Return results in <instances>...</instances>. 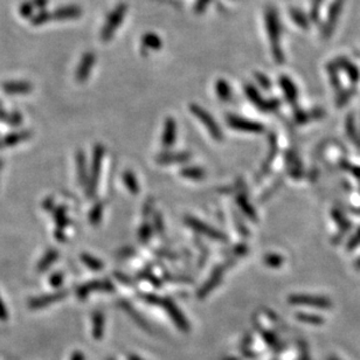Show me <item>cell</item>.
Instances as JSON below:
<instances>
[{
	"instance_id": "7bdbcfd3",
	"label": "cell",
	"mask_w": 360,
	"mask_h": 360,
	"mask_svg": "<svg viewBox=\"0 0 360 360\" xmlns=\"http://www.w3.org/2000/svg\"><path fill=\"white\" fill-rule=\"evenodd\" d=\"M71 360H84V355L82 352H80V351H75L74 353L72 354V358Z\"/></svg>"
},
{
	"instance_id": "e0dca14e",
	"label": "cell",
	"mask_w": 360,
	"mask_h": 360,
	"mask_svg": "<svg viewBox=\"0 0 360 360\" xmlns=\"http://www.w3.org/2000/svg\"><path fill=\"white\" fill-rule=\"evenodd\" d=\"M32 84L26 81H9L3 84V90L9 95H23L32 91Z\"/></svg>"
},
{
	"instance_id": "d6986e66",
	"label": "cell",
	"mask_w": 360,
	"mask_h": 360,
	"mask_svg": "<svg viewBox=\"0 0 360 360\" xmlns=\"http://www.w3.org/2000/svg\"><path fill=\"white\" fill-rule=\"evenodd\" d=\"M75 163H76V175H77V182L81 186H86L88 182V171H87V159H86V154L80 150V151L76 152L75 156Z\"/></svg>"
},
{
	"instance_id": "277c9868",
	"label": "cell",
	"mask_w": 360,
	"mask_h": 360,
	"mask_svg": "<svg viewBox=\"0 0 360 360\" xmlns=\"http://www.w3.org/2000/svg\"><path fill=\"white\" fill-rule=\"evenodd\" d=\"M103 157H104V148H103L101 144L95 145L90 173L88 175V182L86 185V193L89 198H94L95 194H96L98 180H100V175H101Z\"/></svg>"
},
{
	"instance_id": "5bb4252c",
	"label": "cell",
	"mask_w": 360,
	"mask_h": 360,
	"mask_svg": "<svg viewBox=\"0 0 360 360\" xmlns=\"http://www.w3.org/2000/svg\"><path fill=\"white\" fill-rule=\"evenodd\" d=\"M32 137V131L29 130H19L10 132L0 138V149H7L16 146L20 143L27 141Z\"/></svg>"
},
{
	"instance_id": "ee69618b",
	"label": "cell",
	"mask_w": 360,
	"mask_h": 360,
	"mask_svg": "<svg viewBox=\"0 0 360 360\" xmlns=\"http://www.w3.org/2000/svg\"><path fill=\"white\" fill-rule=\"evenodd\" d=\"M7 115H9V112L5 111V109H4L3 105L0 104V121H2V122H5L7 118Z\"/></svg>"
},
{
	"instance_id": "ffe728a7",
	"label": "cell",
	"mask_w": 360,
	"mask_h": 360,
	"mask_svg": "<svg viewBox=\"0 0 360 360\" xmlns=\"http://www.w3.org/2000/svg\"><path fill=\"white\" fill-rule=\"evenodd\" d=\"M119 307L122 308L123 310L126 311L127 314L130 316L132 319H134L135 323L138 326H141V328H143V330H145V331H149V332L151 331V328H150V325L145 322V319L143 318L137 311H136V309L132 308V306L130 303L127 302V301H119Z\"/></svg>"
},
{
	"instance_id": "74e56055",
	"label": "cell",
	"mask_w": 360,
	"mask_h": 360,
	"mask_svg": "<svg viewBox=\"0 0 360 360\" xmlns=\"http://www.w3.org/2000/svg\"><path fill=\"white\" fill-rule=\"evenodd\" d=\"M7 318H9V312H7V309L3 299L0 298V322H6Z\"/></svg>"
},
{
	"instance_id": "44dd1931",
	"label": "cell",
	"mask_w": 360,
	"mask_h": 360,
	"mask_svg": "<svg viewBox=\"0 0 360 360\" xmlns=\"http://www.w3.org/2000/svg\"><path fill=\"white\" fill-rule=\"evenodd\" d=\"M105 317L102 311L97 310L93 314V337L95 340H101L104 336Z\"/></svg>"
},
{
	"instance_id": "8fae6325",
	"label": "cell",
	"mask_w": 360,
	"mask_h": 360,
	"mask_svg": "<svg viewBox=\"0 0 360 360\" xmlns=\"http://www.w3.org/2000/svg\"><path fill=\"white\" fill-rule=\"evenodd\" d=\"M113 285L110 281H91L89 283L79 286L76 289V297L80 299L87 298L91 292L95 291H105L111 292L113 291Z\"/></svg>"
},
{
	"instance_id": "d590c367",
	"label": "cell",
	"mask_w": 360,
	"mask_h": 360,
	"mask_svg": "<svg viewBox=\"0 0 360 360\" xmlns=\"http://www.w3.org/2000/svg\"><path fill=\"white\" fill-rule=\"evenodd\" d=\"M62 282H64V274L62 273H55L49 277L50 285L54 286V288H58L62 284Z\"/></svg>"
},
{
	"instance_id": "484cf974",
	"label": "cell",
	"mask_w": 360,
	"mask_h": 360,
	"mask_svg": "<svg viewBox=\"0 0 360 360\" xmlns=\"http://www.w3.org/2000/svg\"><path fill=\"white\" fill-rule=\"evenodd\" d=\"M180 174H182L184 178L194 180V182H200V180H203L206 177V172L204 168L198 166L184 167L183 170L180 171Z\"/></svg>"
},
{
	"instance_id": "60d3db41",
	"label": "cell",
	"mask_w": 360,
	"mask_h": 360,
	"mask_svg": "<svg viewBox=\"0 0 360 360\" xmlns=\"http://www.w3.org/2000/svg\"><path fill=\"white\" fill-rule=\"evenodd\" d=\"M211 0H198L197 5H196V11L198 13H201L205 10V7L207 6V4H209Z\"/></svg>"
},
{
	"instance_id": "1f68e13d",
	"label": "cell",
	"mask_w": 360,
	"mask_h": 360,
	"mask_svg": "<svg viewBox=\"0 0 360 360\" xmlns=\"http://www.w3.org/2000/svg\"><path fill=\"white\" fill-rule=\"evenodd\" d=\"M264 263L270 268H278L282 266V263L284 262V259L278 254H267L263 257Z\"/></svg>"
},
{
	"instance_id": "f35d334b",
	"label": "cell",
	"mask_w": 360,
	"mask_h": 360,
	"mask_svg": "<svg viewBox=\"0 0 360 360\" xmlns=\"http://www.w3.org/2000/svg\"><path fill=\"white\" fill-rule=\"evenodd\" d=\"M359 244H360V229H359V231H358V233H357V234H355V235H354V236L351 238V240H350V242H348V245H347V248H348V249H350V251H352V249H353V248H355V247H357V246H358Z\"/></svg>"
},
{
	"instance_id": "7402d4cb",
	"label": "cell",
	"mask_w": 360,
	"mask_h": 360,
	"mask_svg": "<svg viewBox=\"0 0 360 360\" xmlns=\"http://www.w3.org/2000/svg\"><path fill=\"white\" fill-rule=\"evenodd\" d=\"M58 255L60 254H58L56 249H48V251L45 253V255L41 257V260L38 262V266H36V269H38L39 273H43V271L48 270L55 263V261L58 259Z\"/></svg>"
},
{
	"instance_id": "f6af8a7d",
	"label": "cell",
	"mask_w": 360,
	"mask_h": 360,
	"mask_svg": "<svg viewBox=\"0 0 360 360\" xmlns=\"http://www.w3.org/2000/svg\"><path fill=\"white\" fill-rule=\"evenodd\" d=\"M128 360H143V359L139 358L138 355H136V354H129L128 355Z\"/></svg>"
},
{
	"instance_id": "f1b7e54d",
	"label": "cell",
	"mask_w": 360,
	"mask_h": 360,
	"mask_svg": "<svg viewBox=\"0 0 360 360\" xmlns=\"http://www.w3.org/2000/svg\"><path fill=\"white\" fill-rule=\"evenodd\" d=\"M81 261H82L88 268H90L91 270L98 271V270H102L103 267H104V264H103L100 259H97V257H95L90 254H86V253H83V254L81 255Z\"/></svg>"
},
{
	"instance_id": "e575fe53",
	"label": "cell",
	"mask_w": 360,
	"mask_h": 360,
	"mask_svg": "<svg viewBox=\"0 0 360 360\" xmlns=\"http://www.w3.org/2000/svg\"><path fill=\"white\" fill-rule=\"evenodd\" d=\"M261 333H262V336L264 338V340H266V343L269 345L271 347H277L278 341L276 339V337L274 336V333H270L268 331H264V330H261Z\"/></svg>"
},
{
	"instance_id": "4fadbf2b",
	"label": "cell",
	"mask_w": 360,
	"mask_h": 360,
	"mask_svg": "<svg viewBox=\"0 0 360 360\" xmlns=\"http://www.w3.org/2000/svg\"><path fill=\"white\" fill-rule=\"evenodd\" d=\"M96 62V56L93 53H86L81 58L79 66H77V69L75 72V80L79 83L86 82L89 77L91 71H93V67Z\"/></svg>"
},
{
	"instance_id": "603a6c76",
	"label": "cell",
	"mask_w": 360,
	"mask_h": 360,
	"mask_svg": "<svg viewBox=\"0 0 360 360\" xmlns=\"http://www.w3.org/2000/svg\"><path fill=\"white\" fill-rule=\"evenodd\" d=\"M215 94L222 102H229L233 98V91L226 80L220 79L215 82Z\"/></svg>"
},
{
	"instance_id": "8992f818",
	"label": "cell",
	"mask_w": 360,
	"mask_h": 360,
	"mask_svg": "<svg viewBox=\"0 0 360 360\" xmlns=\"http://www.w3.org/2000/svg\"><path fill=\"white\" fill-rule=\"evenodd\" d=\"M184 222L186 223V226H189L191 229H193L196 233L204 235L206 237L212 238L214 241H220V242H226L228 240V237L226 236L225 233H222L221 230H218L215 228H213L209 225H206L205 222L200 221L196 218H192V216H186L184 219Z\"/></svg>"
},
{
	"instance_id": "52a82bcc",
	"label": "cell",
	"mask_w": 360,
	"mask_h": 360,
	"mask_svg": "<svg viewBox=\"0 0 360 360\" xmlns=\"http://www.w3.org/2000/svg\"><path fill=\"white\" fill-rule=\"evenodd\" d=\"M231 263H234V261L229 260L228 262H226V263L221 264V266H218L214 268V270L212 271L211 276H209L208 280L205 282V284L201 286V289L199 290V291H198V298L204 299L205 297H207L209 293H211L213 290H214L216 286L220 284V282H221V280H222L223 274H225L226 269H228V267H229L228 264H231Z\"/></svg>"
},
{
	"instance_id": "f546056e",
	"label": "cell",
	"mask_w": 360,
	"mask_h": 360,
	"mask_svg": "<svg viewBox=\"0 0 360 360\" xmlns=\"http://www.w3.org/2000/svg\"><path fill=\"white\" fill-rule=\"evenodd\" d=\"M103 211H104V206L102 203H96L94 205V207L91 208L89 213V221L93 225H97L100 223L103 216Z\"/></svg>"
},
{
	"instance_id": "7a4b0ae2",
	"label": "cell",
	"mask_w": 360,
	"mask_h": 360,
	"mask_svg": "<svg viewBox=\"0 0 360 360\" xmlns=\"http://www.w3.org/2000/svg\"><path fill=\"white\" fill-rule=\"evenodd\" d=\"M142 298L145 301L146 303L153 304V306H158L160 308H163L166 314L172 318V322L174 323V325L179 329V331H182L184 333H189L191 326L187 322V319L182 310L178 308L177 304H175L173 301L170 298H163V297H159L157 295H143Z\"/></svg>"
},
{
	"instance_id": "ac0fdd59",
	"label": "cell",
	"mask_w": 360,
	"mask_h": 360,
	"mask_svg": "<svg viewBox=\"0 0 360 360\" xmlns=\"http://www.w3.org/2000/svg\"><path fill=\"white\" fill-rule=\"evenodd\" d=\"M280 86L282 91L285 95L286 101L291 105H296L297 100H298V93H297L295 83H293L288 76L283 75L280 79Z\"/></svg>"
},
{
	"instance_id": "bcb514c9",
	"label": "cell",
	"mask_w": 360,
	"mask_h": 360,
	"mask_svg": "<svg viewBox=\"0 0 360 360\" xmlns=\"http://www.w3.org/2000/svg\"><path fill=\"white\" fill-rule=\"evenodd\" d=\"M355 268L360 270V259L357 260V262H355Z\"/></svg>"
},
{
	"instance_id": "4dcf8cb0",
	"label": "cell",
	"mask_w": 360,
	"mask_h": 360,
	"mask_svg": "<svg viewBox=\"0 0 360 360\" xmlns=\"http://www.w3.org/2000/svg\"><path fill=\"white\" fill-rule=\"evenodd\" d=\"M297 319H299L301 322L308 323V324L311 325H321L324 323V319L322 317H319L317 315H308V314H297L296 315Z\"/></svg>"
},
{
	"instance_id": "836d02e7",
	"label": "cell",
	"mask_w": 360,
	"mask_h": 360,
	"mask_svg": "<svg viewBox=\"0 0 360 360\" xmlns=\"http://www.w3.org/2000/svg\"><path fill=\"white\" fill-rule=\"evenodd\" d=\"M151 234H152V228L148 225V223H145V225H143L141 227V229H139L138 237L142 242H146L150 237H151Z\"/></svg>"
},
{
	"instance_id": "4316f807",
	"label": "cell",
	"mask_w": 360,
	"mask_h": 360,
	"mask_svg": "<svg viewBox=\"0 0 360 360\" xmlns=\"http://www.w3.org/2000/svg\"><path fill=\"white\" fill-rule=\"evenodd\" d=\"M236 203H237L238 206H240V208L242 209V211H244L245 214L247 215L249 219L253 220V221H256L257 215H256L255 209L253 208V206L251 204H249L248 198L246 197L245 194H238L237 199H236Z\"/></svg>"
},
{
	"instance_id": "83f0119b",
	"label": "cell",
	"mask_w": 360,
	"mask_h": 360,
	"mask_svg": "<svg viewBox=\"0 0 360 360\" xmlns=\"http://www.w3.org/2000/svg\"><path fill=\"white\" fill-rule=\"evenodd\" d=\"M123 184L126 185L128 191L132 194H137L139 192V184L136 179L135 174L130 171H126L122 175Z\"/></svg>"
},
{
	"instance_id": "d6a6232c",
	"label": "cell",
	"mask_w": 360,
	"mask_h": 360,
	"mask_svg": "<svg viewBox=\"0 0 360 360\" xmlns=\"http://www.w3.org/2000/svg\"><path fill=\"white\" fill-rule=\"evenodd\" d=\"M5 123L10 127H18L23 123V116H21V113L18 111L10 112L9 115H7Z\"/></svg>"
},
{
	"instance_id": "ba28073f",
	"label": "cell",
	"mask_w": 360,
	"mask_h": 360,
	"mask_svg": "<svg viewBox=\"0 0 360 360\" xmlns=\"http://www.w3.org/2000/svg\"><path fill=\"white\" fill-rule=\"evenodd\" d=\"M245 94L246 96L248 97V100L251 101L257 109H260L261 111H275V110L278 108V105H280L277 100H264L260 95L259 91H257L256 88L252 86V84H246Z\"/></svg>"
},
{
	"instance_id": "7c38bea8",
	"label": "cell",
	"mask_w": 360,
	"mask_h": 360,
	"mask_svg": "<svg viewBox=\"0 0 360 360\" xmlns=\"http://www.w3.org/2000/svg\"><path fill=\"white\" fill-rule=\"evenodd\" d=\"M68 295L67 290H58L56 292L49 293V295H42L34 297V298L29 299L28 302V308L33 309V310H36V309H42L51 304L58 302V301L66 298V296Z\"/></svg>"
},
{
	"instance_id": "9c48e42d",
	"label": "cell",
	"mask_w": 360,
	"mask_h": 360,
	"mask_svg": "<svg viewBox=\"0 0 360 360\" xmlns=\"http://www.w3.org/2000/svg\"><path fill=\"white\" fill-rule=\"evenodd\" d=\"M227 122L230 128L235 129V130L244 131V132H252V134H260L264 130V127L260 122H255V121L244 118V117L229 115L227 116Z\"/></svg>"
},
{
	"instance_id": "681fc988",
	"label": "cell",
	"mask_w": 360,
	"mask_h": 360,
	"mask_svg": "<svg viewBox=\"0 0 360 360\" xmlns=\"http://www.w3.org/2000/svg\"><path fill=\"white\" fill-rule=\"evenodd\" d=\"M108 360H113V359H111V358H110V359H108Z\"/></svg>"
},
{
	"instance_id": "cb8c5ba5",
	"label": "cell",
	"mask_w": 360,
	"mask_h": 360,
	"mask_svg": "<svg viewBox=\"0 0 360 360\" xmlns=\"http://www.w3.org/2000/svg\"><path fill=\"white\" fill-rule=\"evenodd\" d=\"M54 221L56 223L57 230H65L69 225V219L67 218V209L64 206H58L54 208Z\"/></svg>"
},
{
	"instance_id": "30bf717a",
	"label": "cell",
	"mask_w": 360,
	"mask_h": 360,
	"mask_svg": "<svg viewBox=\"0 0 360 360\" xmlns=\"http://www.w3.org/2000/svg\"><path fill=\"white\" fill-rule=\"evenodd\" d=\"M290 304L293 306H306L318 309H329L332 307L331 301L325 297L319 296H309V295H291L288 298Z\"/></svg>"
},
{
	"instance_id": "3957f363",
	"label": "cell",
	"mask_w": 360,
	"mask_h": 360,
	"mask_svg": "<svg viewBox=\"0 0 360 360\" xmlns=\"http://www.w3.org/2000/svg\"><path fill=\"white\" fill-rule=\"evenodd\" d=\"M127 12L128 6L126 4H118V5L109 13V16L106 17L105 23L101 29V39L103 42L111 41L113 35L116 34L117 29L122 25L124 18L127 16Z\"/></svg>"
},
{
	"instance_id": "ab89813d",
	"label": "cell",
	"mask_w": 360,
	"mask_h": 360,
	"mask_svg": "<svg viewBox=\"0 0 360 360\" xmlns=\"http://www.w3.org/2000/svg\"><path fill=\"white\" fill-rule=\"evenodd\" d=\"M154 225H156V229L158 233H164V222L163 219L159 215H154Z\"/></svg>"
},
{
	"instance_id": "b9f144b4",
	"label": "cell",
	"mask_w": 360,
	"mask_h": 360,
	"mask_svg": "<svg viewBox=\"0 0 360 360\" xmlns=\"http://www.w3.org/2000/svg\"><path fill=\"white\" fill-rule=\"evenodd\" d=\"M43 208L46 209V211H51V209L54 208V200L53 198H47V199L43 201Z\"/></svg>"
},
{
	"instance_id": "c3c4849f",
	"label": "cell",
	"mask_w": 360,
	"mask_h": 360,
	"mask_svg": "<svg viewBox=\"0 0 360 360\" xmlns=\"http://www.w3.org/2000/svg\"><path fill=\"white\" fill-rule=\"evenodd\" d=\"M329 360H338V359H336V358H333V357H331V358H330Z\"/></svg>"
},
{
	"instance_id": "9a60e30c",
	"label": "cell",
	"mask_w": 360,
	"mask_h": 360,
	"mask_svg": "<svg viewBox=\"0 0 360 360\" xmlns=\"http://www.w3.org/2000/svg\"><path fill=\"white\" fill-rule=\"evenodd\" d=\"M177 138V122L173 118H167L165 121L163 137H161V145L164 149H171L174 145Z\"/></svg>"
},
{
	"instance_id": "6da1fadb",
	"label": "cell",
	"mask_w": 360,
	"mask_h": 360,
	"mask_svg": "<svg viewBox=\"0 0 360 360\" xmlns=\"http://www.w3.org/2000/svg\"><path fill=\"white\" fill-rule=\"evenodd\" d=\"M264 20H266V28L268 39H269L271 53L275 61L278 64L284 62V54L281 46V36H282V27L278 18L277 11L274 7H268L264 13Z\"/></svg>"
},
{
	"instance_id": "8d00e7d4",
	"label": "cell",
	"mask_w": 360,
	"mask_h": 360,
	"mask_svg": "<svg viewBox=\"0 0 360 360\" xmlns=\"http://www.w3.org/2000/svg\"><path fill=\"white\" fill-rule=\"evenodd\" d=\"M255 76H256V81L259 82V84L263 88V89H266V90L270 89V81L268 80L266 76L262 74H256Z\"/></svg>"
},
{
	"instance_id": "7dc6e473",
	"label": "cell",
	"mask_w": 360,
	"mask_h": 360,
	"mask_svg": "<svg viewBox=\"0 0 360 360\" xmlns=\"http://www.w3.org/2000/svg\"><path fill=\"white\" fill-rule=\"evenodd\" d=\"M3 166H4V161H3L2 159H0V171H2V168H3Z\"/></svg>"
},
{
	"instance_id": "d4e9b609",
	"label": "cell",
	"mask_w": 360,
	"mask_h": 360,
	"mask_svg": "<svg viewBox=\"0 0 360 360\" xmlns=\"http://www.w3.org/2000/svg\"><path fill=\"white\" fill-rule=\"evenodd\" d=\"M163 46V42L159 36L154 33H148L142 38V47H144L146 50H159Z\"/></svg>"
},
{
	"instance_id": "5b68a950",
	"label": "cell",
	"mask_w": 360,
	"mask_h": 360,
	"mask_svg": "<svg viewBox=\"0 0 360 360\" xmlns=\"http://www.w3.org/2000/svg\"><path fill=\"white\" fill-rule=\"evenodd\" d=\"M190 110L191 112L193 113V116L204 124V127L207 129V131L209 132V135L212 136L213 139H215V141H222L223 132L221 128L218 126V123L215 122V119L211 116V113H208L204 108H201V106L198 104H191Z\"/></svg>"
},
{
	"instance_id": "2e32d148",
	"label": "cell",
	"mask_w": 360,
	"mask_h": 360,
	"mask_svg": "<svg viewBox=\"0 0 360 360\" xmlns=\"http://www.w3.org/2000/svg\"><path fill=\"white\" fill-rule=\"evenodd\" d=\"M191 159L189 152H164L156 158V161L160 165H173L186 163Z\"/></svg>"
}]
</instances>
